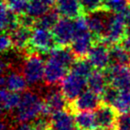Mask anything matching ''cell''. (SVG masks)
Masks as SVG:
<instances>
[{"label": "cell", "mask_w": 130, "mask_h": 130, "mask_svg": "<svg viewBox=\"0 0 130 130\" xmlns=\"http://www.w3.org/2000/svg\"><path fill=\"white\" fill-rule=\"evenodd\" d=\"M75 58L72 50L69 47L57 46L50 51L46 61L44 82L47 86H55L61 83L71 69Z\"/></svg>", "instance_id": "cell-1"}, {"label": "cell", "mask_w": 130, "mask_h": 130, "mask_svg": "<svg viewBox=\"0 0 130 130\" xmlns=\"http://www.w3.org/2000/svg\"><path fill=\"white\" fill-rule=\"evenodd\" d=\"M45 102L33 91H24L20 103L15 109V120L19 123H31L44 115Z\"/></svg>", "instance_id": "cell-2"}, {"label": "cell", "mask_w": 130, "mask_h": 130, "mask_svg": "<svg viewBox=\"0 0 130 130\" xmlns=\"http://www.w3.org/2000/svg\"><path fill=\"white\" fill-rule=\"evenodd\" d=\"M46 63L39 52H29L22 64V71L29 86H36L42 83L45 78Z\"/></svg>", "instance_id": "cell-3"}, {"label": "cell", "mask_w": 130, "mask_h": 130, "mask_svg": "<svg viewBox=\"0 0 130 130\" xmlns=\"http://www.w3.org/2000/svg\"><path fill=\"white\" fill-rule=\"evenodd\" d=\"M125 31H126V25L123 14L109 12L106 30L101 41L109 47L118 45L121 43Z\"/></svg>", "instance_id": "cell-4"}, {"label": "cell", "mask_w": 130, "mask_h": 130, "mask_svg": "<svg viewBox=\"0 0 130 130\" xmlns=\"http://www.w3.org/2000/svg\"><path fill=\"white\" fill-rule=\"evenodd\" d=\"M57 47L52 30L39 26H34L31 29L29 48L39 53L50 52Z\"/></svg>", "instance_id": "cell-5"}, {"label": "cell", "mask_w": 130, "mask_h": 130, "mask_svg": "<svg viewBox=\"0 0 130 130\" xmlns=\"http://www.w3.org/2000/svg\"><path fill=\"white\" fill-rule=\"evenodd\" d=\"M87 78L69 71L61 82V88L64 96L69 102H73L86 90Z\"/></svg>", "instance_id": "cell-6"}, {"label": "cell", "mask_w": 130, "mask_h": 130, "mask_svg": "<svg viewBox=\"0 0 130 130\" xmlns=\"http://www.w3.org/2000/svg\"><path fill=\"white\" fill-rule=\"evenodd\" d=\"M56 44L59 47H69L74 40L76 34L75 23L72 19L62 17L51 29Z\"/></svg>", "instance_id": "cell-7"}, {"label": "cell", "mask_w": 130, "mask_h": 130, "mask_svg": "<svg viewBox=\"0 0 130 130\" xmlns=\"http://www.w3.org/2000/svg\"><path fill=\"white\" fill-rule=\"evenodd\" d=\"M51 88L48 89L44 98L45 102V116H52L66 110L68 100L66 99L64 94L62 92L61 88H58L55 86H51Z\"/></svg>", "instance_id": "cell-8"}, {"label": "cell", "mask_w": 130, "mask_h": 130, "mask_svg": "<svg viewBox=\"0 0 130 130\" xmlns=\"http://www.w3.org/2000/svg\"><path fill=\"white\" fill-rule=\"evenodd\" d=\"M105 74L111 86L119 90H130V68L128 66H109Z\"/></svg>", "instance_id": "cell-9"}, {"label": "cell", "mask_w": 130, "mask_h": 130, "mask_svg": "<svg viewBox=\"0 0 130 130\" xmlns=\"http://www.w3.org/2000/svg\"><path fill=\"white\" fill-rule=\"evenodd\" d=\"M102 104L101 95L87 88L70 103V108L75 113L79 111H92L96 110Z\"/></svg>", "instance_id": "cell-10"}, {"label": "cell", "mask_w": 130, "mask_h": 130, "mask_svg": "<svg viewBox=\"0 0 130 130\" xmlns=\"http://www.w3.org/2000/svg\"><path fill=\"white\" fill-rule=\"evenodd\" d=\"M87 60L95 69L105 70L109 67V48L104 42L96 41L87 54Z\"/></svg>", "instance_id": "cell-11"}, {"label": "cell", "mask_w": 130, "mask_h": 130, "mask_svg": "<svg viewBox=\"0 0 130 130\" xmlns=\"http://www.w3.org/2000/svg\"><path fill=\"white\" fill-rule=\"evenodd\" d=\"M108 16L109 11L105 9H102L100 11L87 13V16L86 17L88 29L93 33V35L96 37L98 41H101L105 35L107 27Z\"/></svg>", "instance_id": "cell-12"}, {"label": "cell", "mask_w": 130, "mask_h": 130, "mask_svg": "<svg viewBox=\"0 0 130 130\" xmlns=\"http://www.w3.org/2000/svg\"><path fill=\"white\" fill-rule=\"evenodd\" d=\"M95 120L97 127L105 128L107 130H115L117 123V111L111 105L102 104L95 112Z\"/></svg>", "instance_id": "cell-13"}, {"label": "cell", "mask_w": 130, "mask_h": 130, "mask_svg": "<svg viewBox=\"0 0 130 130\" xmlns=\"http://www.w3.org/2000/svg\"><path fill=\"white\" fill-rule=\"evenodd\" d=\"M28 82L24 77L23 73L17 70L9 69L1 77V87L7 88L13 92H24L27 89Z\"/></svg>", "instance_id": "cell-14"}, {"label": "cell", "mask_w": 130, "mask_h": 130, "mask_svg": "<svg viewBox=\"0 0 130 130\" xmlns=\"http://www.w3.org/2000/svg\"><path fill=\"white\" fill-rule=\"evenodd\" d=\"M54 6L62 17L72 20L83 16L85 13L80 0H55Z\"/></svg>", "instance_id": "cell-15"}, {"label": "cell", "mask_w": 130, "mask_h": 130, "mask_svg": "<svg viewBox=\"0 0 130 130\" xmlns=\"http://www.w3.org/2000/svg\"><path fill=\"white\" fill-rule=\"evenodd\" d=\"M31 29H32L30 28L19 25L15 29L9 32L12 41V47L15 50L22 51L29 48L31 38Z\"/></svg>", "instance_id": "cell-16"}, {"label": "cell", "mask_w": 130, "mask_h": 130, "mask_svg": "<svg viewBox=\"0 0 130 130\" xmlns=\"http://www.w3.org/2000/svg\"><path fill=\"white\" fill-rule=\"evenodd\" d=\"M75 116L67 110L58 112L51 116L50 130H76Z\"/></svg>", "instance_id": "cell-17"}, {"label": "cell", "mask_w": 130, "mask_h": 130, "mask_svg": "<svg viewBox=\"0 0 130 130\" xmlns=\"http://www.w3.org/2000/svg\"><path fill=\"white\" fill-rule=\"evenodd\" d=\"M1 29L3 32H11L19 26V17L15 12L8 7L7 3L2 1L0 8Z\"/></svg>", "instance_id": "cell-18"}, {"label": "cell", "mask_w": 130, "mask_h": 130, "mask_svg": "<svg viewBox=\"0 0 130 130\" xmlns=\"http://www.w3.org/2000/svg\"><path fill=\"white\" fill-rule=\"evenodd\" d=\"M108 80L104 70H93L87 77V88L95 93L102 95L106 87L108 86Z\"/></svg>", "instance_id": "cell-19"}, {"label": "cell", "mask_w": 130, "mask_h": 130, "mask_svg": "<svg viewBox=\"0 0 130 130\" xmlns=\"http://www.w3.org/2000/svg\"><path fill=\"white\" fill-rule=\"evenodd\" d=\"M20 99H21V95H19V93L2 87L0 92V102H1L2 111H14L20 103Z\"/></svg>", "instance_id": "cell-20"}, {"label": "cell", "mask_w": 130, "mask_h": 130, "mask_svg": "<svg viewBox=\"0 0 130 130\" xmlns=\"http://www.w3.org/2000/svg\"><path fill=\"white\" fill-rule=\"evenodd\" d=\"M109 66H128L130 64V52L122 45H114L109 47Z\"/></svg>", "instance_id": "cell-21"}, {"label": "cell", "mask_w": 130, "mask_h": 130, "mask_svg": "<svg viewBox=\"0 0 130 130\" xmlns=\"http://www.w3.org/2000/svg\"><path fill=\"white\" fill-rule=\"evenodd\" d=\"M75 123L77 128H81L84 130H93L97 127L95 114L91 111L76 112Z\"/></svg>", "instance_id": "cell-22"}, {"label": "cell", "mask_w": 130, "mask_h": 130, "mask_svg": "<svg viewBox=\"0 0 130 130\" xmlns=\"http://www.w3.org/2000/svg\"><path fill=\"white\" fill-rule=\"evenodd\" d=\"M117 113L124 114L130 112V90H121L119 96L112 105Z\"/></svg>", "instance_id": "cell-23"}, {"label": "cell", "mask_w": 130, "mask_h": 130, "mask_svg": "<svg viewBox=\"0 0 130 130\" xmlns=\"http://www.w3.org/2000/svg\"><path fill=\"white\" fill-rule=\"evenodd\" d=\"M93 66L91 65V63L88 60L85 58H78V60H75L73 65L71 66L70 71L87 78L93 71Z\"/></svg>", "instance_id": "cell-24"}, {"label": "cell", "mask_w": 130, "mask_h": 130, "mask_svg": "<svg viewBox=\"0 0 130 130\" xmlns=\"http://www.w3.org/2000/svg\"><path fill=\"white\" fill-rule=\"evenodd\" d=\"M59 13L57 11H47V13L43 14L42 16H40L39 18L36 19L35 21V26H39V27H43L46 29H52L53 27L56 25V23L58 20L60 19L59 17Z\"/></svg>", "instance_id": "cell-25"}, {"label": "cell", "mask_w": 130, "mask_h": 130, "mask_svg": "<svg viewBox=\"0 0 130 130\" xmlns=\"http://www.w3.org/2000/svg\"><path fill=\"white\" fill-rule=\"evenodd\" d=\"M130 8L128 0H105L104 9L111 13H123Z\"/></svg>", "instance_id": "cell-26"}, {"label": "cell", "mask_w": 130, "mask_h": 130, "mask_svg": "<svg viewBox=\"0 0 130 130\" xmlns=\"http://www.w3.org/2000/svg\"><path fill=\"white\" fill-rule=\"evenodd\" d=\"M120 91L121 90H119L117 87H113L111 85H108L101 95L103 104H105V105H108L112 106V105H114L116 99L119 96Z\"/></svg>", "instance_id": "cell-27"}, {"label": "cell", "mask_w": 130, "mask_h": 130, "mask_svg": "<svg viewBox=\"0 0 130 130\" xmlns=\"http://www.w3.org/2000/svg\"><path fill=\"white\" fill-rule=\"evenodd\" d=\"M6 3H7L8 7L17 15L27 13L29 0H10Z\"/></svg>", "instance_id": "cell-28"}, {"label": "cell", "mask_w": 130, "mask_h": 130, "mask_svg": "<svg viewBox=\"0 0 130 130\" xmlns=\"http://www.w3.org/2000/svg\"><path fill=\"white\" fill-rule=\"evenodd\" d=\"M85 13H91L104 9L105 0H80Z\"/></svg>", "instance_id": "cell-29"}, {"label": "cell", "mask_w": 130, "mask_h": 130, "mask_svg": "<svg viewBox=\"0 0 130 130\" xmlns=\"http://www.w3.org/2000/svg\"><path fill=\"white\" fill-rule=\"evenodd\" d=\"M31 130H50L51 127V119L48 116L42 115L30 123Z\"/></svg>", "instance_id": "cell-30"}, {"label": "cell", "mask_w": 130, "mask_h": 130, "mask_svg": "<svg viewBox=\"0 0 130 130\" xmlns=\"http://www.w3.org/2000/svg\"><path fill=\"white\" fill-rule=\"evenodd\" d=\"M115 130H130V112L118 116Z\"/></svg>", "instance_id": "cell-31"}, {"label": "cell", "mask_w": 130, "mask_h": 130, "mask_svg": "<svg viewBox=\"0 0 130 130\" xmlns=\"http://www.w3.org/2000/svg\"><path fill=\"white\" fill-rule=\"evenodd\" d=\"M12 47V41L9 32H3L0 39V50L3 53L9 52Z\"/></svg>", "instance_id": "cell-32"}, {"label": "cell", "mask_w": 130, "mask_h": 130, "mask_svg": "<svg viewBox=\"0 0 130 130\" xmlns=\"http://www.w3.org/2000/svg\"><path fill=\"white\" fill-rule=\"evenodd\" d=\"M121 45L130 52V28H126V31L121 41Z\"/></svg>", "instance_id": "cell-33"}, {"label": "cell", "mask_w": 130, "mask_h": 130, "mask_svg": "<svg viewBox=\"0 0 130 130\" xmlns=\"http://www.w3.org/2000/svg\"><path fill=\"white\" fill-rule=\"evenodd\" d=\"M14 130H31L30 123H19Z\"/></svg>", "instance_id": "cell-34"}, {"label": "cell", "mask_w": 130, "mask_h": 130, "mask_svg": "<svg viewBox=\"0 0 130 130\" xmlns=\"http://www.w3.org/2000/svg\"><path fill=\"white\" fill-rule=\"evenodd\" d=\"M1 130H11V127H10V125H9V123H7L5 121H3L2 123H1Z\"/></svg>", "instance_id": "cell-35"}, {"label": "cell", "mask_w": 130, "mask_h": 130, "mask_svg": "<svg viewBox=\"0 0 130 130\" xmlns=\"http://www.w3.org/2000/svg\"><path fill=\"white\" fill-rule=\"evenodd\" d=\"M93 130H107V129H105V128H102V127H96L95 129Z\"/></svg>", "instance_id": "cell-36"}, {"label": "cell", "mask_w": 130, "mask_h": 130, "mask_svg": "<svg viewBox=\"0 0 130 130\" xmlns=\"http://www.w3.org/2000/svg\"><path fill=\"white\" fill-rule=\"evenodd\" d=\"M76 130H84V129H81V128H77Z\"/></svg>", "instance_id": "cell-37"}, {"label": "cell", "mask_w": 130, "mask_h": 130, "mask_svg": "<svg viewBox=\"0 0 130 130\" xmlns=\"http://www.w3.org/2000/svg\"><path fill=\"white\" fill-rule=\"evenodd\" d=\"M128 1H129V5H130V0H128Z\"/></svg>", "instance_id": "cell-38"}]
</instances>
